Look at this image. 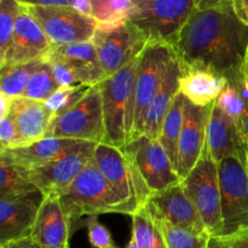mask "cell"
<instances>
[{"mask_svg":"<svg viewBox=\"0 0 248 248\" xmlns=\"http://www.w3.org/2000/svg\"><path fill=\"white\" fill-rule=\"evenodd\" d=\"M121 150L135 162L152 195L182 183L160 140L140 136Z\"/></svg>","mask_w":248,"mask_h":248,"instance_id":"12","label":"cell"},{"mask_svg":"<svg viewBox=\"0 0 248 248\" xmlns=\"http://www.w3.org/2000/svg\"><path fill=\"white\" fill-rule=\"evenodd\" d=\"M216 103L236 123L237 126H240L245 111V101L237 86L228 82Z\"/></svg>","mask_w":248,"mask_h":248,"instance_id":"33","label":"cell"},{"mask_svg":"<svg viewBox=\"0 0 248 248\" xmlns=\"http://www.w3.org/2000/svg\"><path fill=\"white\" fill-rule=\"evenodd\" d=\"M93 162L115 193L136 211L147 205L152 193L135 162L126 153L108 143H97Z\"/></svg>","mask_w":248,"mask_h":248,"instance_id":"6","label":"cell"},{"mask_svg":"<svg viewBox=\"0 0 248 248\" xmlns=\"http://www.w3.org/2000/svg\"><path fill=\"white\" fill-rule=\"evenodd\" d=\"M247 162L228 156L218 164L222 199V236L248 234Z\"/></svg>","mask_w":248,"mask_h":248,"instance_id":"7","label":"cell"},{"mask_svg":"<svg viewBox=\"0 0 248 248\" xmlns=\"http://www.w3.org/2000/svg\"><path fill=\"white\" fill-rule=\"evenodd\" d=\"M24 5L17 0H0V63L4 61L11 44L15 23Z\"/></svg>","mask_w":248,"mask_h":248,"instance_id":"32","label":"cell"},{"mask_svg":"<svg viewBox=\"0 0 248 248\" xmlns=\"http://www.w3.org/2000/svg\"><path fill=\"white\" fill-rule=\"evenodd\" d=\"M245 69L248 73V47H247V52H246V58H245Z\"/></svg>","mask_w":248,"mask_h":248,"instance_id":"44","label":"cell"},{"mask_svg":"<svg viewBox=\"0 0 248 248\" xmlns=\"http://www.w3.org/2000/svg\"><path fill=\"white\" fill-rule=\"evenodd\" d=\"M213 104L198 107L186 99V119L178 140L176 166V172L182 181L195 167L202 154L207 137V123Z\"/></svg>","mask_w":248,"mask_h":248,"instance_id":"15","label":"cell"},{"mask_svg":"<svg viewBox=\"0 0 248 248\" xmlns=\"http://www.w3.org/2000/svg\"><path fill=\"white\" fill-rule=\"evenodd\" d=\"M131 236L135 237L138 248H166L161 232L148 205L138 208L132 216Z\"/></svg>","mask_w":248,"mask_h":248,"instance_id":"26","label":"cell"},{"mask_svg":"<svg viewBox=\"0 0 248 248\" xmlns=\"http://www.w3.org/2000/svg\"><path fill=\"white\" fill-rule=\"evenodd\" d=\"M91 7V17L98 24H113L127 19L130 0H86Z\"/></svg>","mask_w":248,"mask_h":248,"instance_id":"30","label":"cell"},{"mask_svg":"<svg viewBox=\"0 0 248 248\" xmlns=\"http://www.w3.org/2000/svg\"><path fill=\"white\" fill-rule=\"evenodd\" d=\"M208 248H248V234L211 236Z\"/></svg>","mask_w":248,"mask_h":248,"instance_id":"36","label":"cell"},{"mask_svg":"<svg viewBox=\"0 0 248 248\" xmlns=\"http://www.w3.org/2000/svg\"><path fill=\"white\" fill-rule=\"evenodd\" d=\"M140 56L98 84L102 94L107 143L119 149L125 148L132 138L135 120L133 92Z\"/></svg>","mask_w":248,"mask_h":248,"instance_id":"3","label":"cell"},{"mask_svg":"<svg viewBox=\"0 0 248 248\" xmlns=\"http://www.w3.org/2000/svg\"><path fill=\"white\" fill-rule=\"evenodd\" d=\"M161 232L166 248H208L210 235L196 234L184 228L177 227L166 219L153 216Z\"/></svg>","mask_w":248,"mask_h":248,"instance_id":"27","label":"cell"},{"mask_svg":"<svg viewBox=\"0 0 248 248\" xmlns=\"http://www.w3.org/2000/svg\"><path fill=\"white\" fill-rule=\"evenodd\" d=\"M186 98L179 91L165 118L162 124L160 142L169 154L174 170L177 166V152H178V140L183 130L184 119H186Z\"/></svg>","mask_w":248,"mask_h":248,"instance_id":"24","label":"cell"},{"mask_svg":"<svg viewBox=\"0 0 248 248\" xmlns=\"http://www.w3.org/2000/svg\"><path fill=\"white\" fill-rule=\"evenodd\" d=\"M0 150L26 147V143L19 137L14 120L9 115L4 116L0 120Z\"/></svg>","mask_w":248,"mask_h":248,"instance_id":"35","label":"cell"},{"mask_svg":"<svg viewBox=\"0 0 248 248\" xmlns=\"http://www.w3.org/2000/svg\"><path fill=\"white\" fill-rule=\"evenodd\" d=\"M227 84L228 80L224 77L202 68H186L179 80L182 93L198 107L215 103Z\"/></svg>","mask_w":248,"mask_h":248,"instance_id":"23","label":"cell"},{"mask_svg":"<svg viewBox=\"0 0 248 248\" xmlns=\"http://www.w3.org/2000/svg\"><path fill=\"white\" fill-rule=\"evenodd\" d=\"M52 47L39 22L24 6L16 19L11 44L4 61L0 63V68L23 64L35 60H46Z\"/></svg>","mask_w":248,"mask_h":248,"instance_id":"14","label":"cell"},{"mask_svg":"<svg viewBox=\"0 0 248 248\" xmlns=\"http://www.w3.org/2000/svg\"><path fill=\"white\" fill-rule=\"evenodd\" d=\"M98 62L107 77H111L137 58L148 40L127 19L113 24H98L92 39Z\"/></svg>","mask_w":248,"mask_h":248,"instance_id":"10","label":"cell"},{"mask_svg":"<svg viewBox=\"0 0 248 248\" xmlns=\"http://www.w3.org/2000/svg\"><path fill=\"white\" fill-rule=\"evenodd\" d=\"M58 89H60V85H58L55 74H53L52 65L47 60H45V62L34 73L28 86L24 90L21 97L34 99V101L45 102Z\"/></svg>","mask_w":248,"mask_h":248,"instance_id":"29","label":"cell"},{"mask_svg":"<svg viewBox=\"0 0 248 248\" xmlns=\"http://www.w3.org/2000/svg\"><path fill=\"white\" fill-rule=\"evenodd\" d=\"M173 57V47L161 43H149L140 53L133 92L135 120L131 140L143 135L148 109L164 81L166 70Z\"/></svg>","mask_w":248,"mask_h":248,"instance_id":"9","label":"cell"},{"mask_svg":"<svg viewBox=\"0 0 248 248\" xmlns=\"http://www.w3.org/2000/svg\"><path fill=\"white\" fill-rule=\"evenodd\" d=\"M0 248H43L38 242L34 241L31 236L22 237V239L9 241L4 245H0Z\"/></svg>","mask_w":248,"mask_h":248,"instance_id":"38","label":"cell"},{"mask_svg":"<svg viewBox=\"0 0 248 248\" xmlns=\"http://www.w3.org/2000/svg\"><path fill=\"white\" fill-rule=\"evenodd\" d=\"M246 167H247V173H248V149H247V164H246Z\"/></svg>","mask_w":248,"mask_h":248,"instance_id":"45","label":"cell"},{"mask_svg":"<svg viewBox=\"0 0 248 248\" xmlns=\"http://www.w3.org/2000/svg\"><path fill=\"white\" fill-rule=\"evenodd\" d=\"M45 138H68L93 143H107L102 94L98 85L91 87L84 98L62 115L51 120Z\"/></svg>","mask_w":248,"mask_h":248,"instance_id":"8","label":"cell"},{"mask_svg":"<svg viewBox=\"0 0 248 248\" xmlns=\"http://www.w3.org/2000/svg\"><path fill=\"white\" fill-rule=\"evenodd\" d=\"M182 73H183V69H182L181 62L174 53V57L172 58L166 70L164 81L148 109L142 136H145L150 140H159L160 138L165 118H166L174 98L181 91L179 80H181Z\"/></svg>","mask_w":248,"mask_h":248,"instance_id":"22","label":"cell"},{"mask_svg":"<svg viewBox=\"0 0 248 248\" xmlns=\"http://www.w3.org/2000/svg\"><path fill=\"white\" fill-rule=\"evenodd\" d=\"M206 147L217 164L228 156H237L247 162V149L239 126L218 106L213 104L207 123Z\"/></svg>","mask_w":248,"mask_h":248,"instance_id":"18","label":"cell"},{"mask_svg":"<svg viewBox=\"0 0 248 248\" xmlns=\"http://www.w3.org/2000/svg\"><path fill=\"white\" fill-rule=\"evenodd\" d=\"M45 195L40 190L15 198H0V245L31 236Z\"/></svg>","mask_w":248,"mask_h":248,"instance_id":"16","label":"cell"},{"mask_svg":"<svg viewBox=\"0 0 248 248\" xmlns=\"http://www.w3.org/2000/svg\"><path fill=\"white\" fill-rule=\"evenodd\" d=\"M87 230H89V241L93 248H115V244L111 237L110 232L98 222L97 216L87 217L85 220Z\"/></svg>","mask_w":248,"mask_h":248,"instance_id":"34","label":"cell"},{"mask_svg":"<svg viewBox=\"0 0 248 248\" xmlns=\"http://www.w3.org/2000/svg\"><path fill=\"white\" fill-rule=\"evenodd\" d=\"M14 120L19 137L26 145L45 138L52 115L44 102L34 101L26 97L11 98L9 114Z\"/></svg>","mask_w":248,"mask_h":248,"instance_id":"21","label":"cell"},{"mask_svg":"<svg viewBox=\"0 0 248 248\" xmlns=\"http://www.w3.org/2000/svg\"><path fill=\"white\" fill-rule=\"evenodd\" d=\"M91 87L92 86H89V85L60 86V89L44 103L53 119L56 116L62 115L68 109L74 107L80 99L84 98L85 94L91 90Z\"/></svg>","mask_w":248,"mask_h":248,"instance_id":"31","label":"cell"},{"mask_svg":"<svg viewBox=\"0 0 248 248\" xmlns=\"http://www.w3.org/2000/svg\"><path fill=\"white\" fill-rule=\"evenodd\" d=\"M45 60L16 65H4L0 68V93L9 98H16L23 94L34 73L39 69Z\"/></svg>","mask_w":248,"mask_h":248,"instance_id":"25","label":"cell"},{"mask_svg":"<svg viewBox=\"0 0 248 248\" xmlns=\"http://www.w3.org/2000/svg\"><path fill=\"white\" fill-rule=\"evenodd\" d=\"M248 47V26L236 16L232 0L191 14L174 53L186 68H202L239 85L244 78Z\"/></svg>","mask_w":248,"mask_h":248,"instance_id":"1","label":"cell"},{"mask_svg":"<svg viewBox=\"0 0 248 248\" xmlns=\"http://www.w3.org/2000/svg\"><path fill=\"white\" fill-rule=\"evenodd\" d=\"M91 144L94 143L68 138H43L26 147L0 150V154H4L17 169L29 170L55 161L68 153L82 149Z\"/></svg>","mask_w":248,"mask_h":248,"instance_id":"20","label":"cell"},{"mask_svg":"<svg viewBox=\"0 0 248 248\" xmlns=\"http://www.w3.org/2000/svg\"><path fill=\"white\" fill-rule=\"evenodd\" d=\"M223 0H196V9L198 10H205L210 9V7L216 6Z\"/></svg>","mask_w":248,"mask_h":248,"instance_id":"42","label":"cell"},{"mask_svg":"<svg viewBox=\"0 0 248 248\" xmlns=\"http://www.w3.org/2000/svg\"><path fill=\"white\" fill-rule=\"evenodd\" d=\"M236 16L248 26V0H232Z\"/></svg>","mask_w":248,"mask_h":248,"instance_id":"39","label":"cell"},{"mask_svg":"<svg viewBox=\"0 0 248 248\" xmlns=\"http://www.w3.org/2000/svg\"><path fill=\"white\" fill-rule=\"evenodd\" d=\"M186 195L195 206L211 236H222V199H220L218 164L207 147L188 176L182 181Z\"/></svg>","mask_w":248,"mask_h":248,"instance_id":"5","label":"cell"},{"mask_svg":"<svg viewBox=\"0 0 248 248\" xmlns=\"http://www.w3.org/2000/svg\"><path fill=\"white\" fill-rule=\"evenodd\" d=\"M58 198L63 211L72 223L73 232L75 230L74 224L82 217H98L106 213L132 216L135 213V210L107 182L94 165L93 159Z\"/></svg>","mask_w":248,"mask_h":248,"instance_id":"2","label":"cell"},{"mask_svg":"<svg viewBox=\"0 0 248 248\" xmlns=\"http://www.w3.org/2000/svg\"><path fill=\"white\" fill-rule=\"evenodd\" d=\"M155 217L201 235H210L182 183L153 194L147 202ZM211 236V235H210Z\"/></svg>","mask_w":248,"mask_h":248,"instance_id":"17","label":"cell"},{"mask_svg":"<svg viewBox=\"0 0 248 248\" xmlns=\"http://www.w3.org/2000/svg\"><path fill=\"white\" fill-rule=\"evenodd\" d=\"M39 22L53 47L92 41L98 22L84 12L68 6H27Z\"/></svg>","mask_w":248,"mask_h":248,"instance_id":"11","label":"cell"},{"mask_svg":"<svg viewBox=\"0 0 248 248\" xmlns=\"http://www.w3.org/2000/svg\"><path fill=\"white\" fill-rule=\"evenodd\" d=\"M72 223L63 211L60 198L46 195L40 206L31 237L43 248H69Z\"/></svg>","mask_w":248,"mask_h":248,"instance_id":"19","label":"cell"},{"mask_svg":"<svg viewBox=\"0 0 248 248\" xmlns=\"http://www.w3.org/2000/svg\"><path fill=\"white\" fill-rule=\"evenodd\" d=\"M239 128L241 131V135L244 137L245 143H246V145L248 147V101H245V111L244 115H242Z\"/></svg>","mask_w":248,"mask_h":248,"instance_id":"40","label":"cell"},{"mask_svg":"<svg viewBox=\"0 0 248 248\" xmlns=\"http://www.w3.org/2000/svg\"><path fill=\"white\" fill-rule=\"evenodd\" d=\"M127 21L137 27L148 43L173 47L191 14L196 0H130Z\"/></svg>","mask_w":248,"mask_h":248,"instance_id":"4","label":"cell"},{"mask_svg":"<svg viewBox=\"0 0 248 248\" xmlns=\"http://www.w3.org/2000/svg\"><path fill=\"white\" fill-rule=\"evenodd\" d=\"M24 6H68L74 7L75 0H17Z\"/></svg>","mask_w":248,"mask_h":248,"instance_id":"37","label":"cell"},{"mask_svg":"<svg viewBox=\"0 0 248 248\" xmlns=\"http://www.w3.org/2000/svg\"><path fill=\"white\" fill-rule=\"evenodd\" d=\"M10 102H11V98L6 97L5 94L0 93V118H4L9 114V108H10Z\"/></svg>","mask_w":248,"mask_h":248,"instance_id":"41","label":"cell"},{"mask_svg":"<svg viewBox=\"0 0 248 248\" xmlns=\"http://www.w3.org/2000/svg\"><path fill=\"white\" fill-rule=\"evenodd\" d=\"M97 143L82 149L68 153L60 159L43 166L29 170H19L21 173L31 181L44 195L60 196L84 171L93 159V150Z\"/></svg>","mask_w":248,"mask_h":248,"instance_id":"13","label":"cell"},{"mask_svg":"<svg viewBox=\"0 0 248 248\" xmlns=\"http://www.w3.org/2000/svg\"><path fill=\"white\" fill-rule=\"evenodd\" d=\"M115 248H119V247H115ZM126 248H138L137 244H136V240H135V237H133V236H131V239H130V242H128V245H127V246H126Z\"/></svg>","mask_w":248,"mask_h":248,"instance_id":"43","label":"cell"},{"mask_svg":"<svg viewBox=\"0 0 248 248\" xmlns=\"http://www.w3.org/2000/svg\"><path fill=\"white\" fill-rule=\"evenodd\" d=\"M35 190L39 189L4 154H0V198H15Z\"/></svg>","mask_w":248,"mask_h":248,"instance_id":"28","label":"cell"}]
</instances>
